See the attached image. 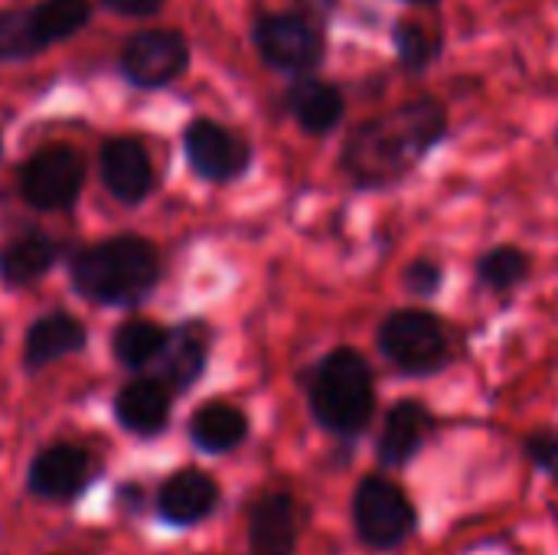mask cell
Masks as SVG:
<instances>
[{
  "label": "cell",
  "mask_w": 558,
  "mask_h": 555,
  "mask_svg": "<svg viewBox=\"0 0 558 555\" xmlns=\"http://www.w3.org/2000/svg\"><path fill=\"white\" fill-rule=\"evenodd\" d=\"M183 147L186 157L193 164V170L213 183H229L239 180L248 167H252V147L245 137H239L235 131L209 121V118H196L186 134H183Z\"/></svg>",
  "instance_id": "8"
},
{
  "label": "cell",
  "mask_w": 558,
  "mask_h": 555,
  "mask_svg": "<svg viewBox=\"0 0 558 555\" xmlns=\"http://www.w3.org/2000/svg\"><path fill=\"white\" fill-rule=\"evenodd\" d=\"M33 29L39 43H56L72 36L88 20V0H43L33 13Z\"/></svg>",
  "instance_id": "24"
},
{
  "label": "cell",
  "mask_w": 558,
  "mask_h": 555,
  "mask_svg": "<svg viewBox=\"0 0 558 555\" xmlns=\"http://www.w3.org/2000/svg\"><path fill=\"white\" fill-rule=\"evenodd\" d=\"M85 343V330L78 321L65 317V314H49L43 321H36L26 334V347H23V363L29 370H39L65 353L82 350Z\"/></svg>",
  "instance_id": "19"
},
{
  "label": "cell",
  "mask_w": 558,
  "mask_h": 555,
  "mask_svg": "<svg viewBox=\"0 0 558 555\" xmlns=\"http://www.w3.org/2000/svg\"><path fill=\"white\" fill-rule=\"evenodd\" d=\"M284 105H288L291 118L298 121V128L304 134H314V137H324V134L337 131L343 124V118H347L343 88L327 82V79H314V75L298 79L288 88Z\"/></svg>",
  "instance_id": "12"
},
{
  "label": "cell",
  "mask_w": 558,
  "mask_h": 555,
  "mask_svg": "<svg viewBox=\"0 0 558 555\" xmlns=\"http://www.w3.org/2000/svg\"><path fill=\"white\" fill-rule=\"evenodd\" d=\"M163 353H167V370L163 373H167L170 386L190 389L206 370V357H209V330H206V324H199V321L183 324L167 340Z\"/></svg>",
  "instance_id": "20"
},
{
  "label": "cell",
  "mask_w": 558,
  "mask_h": 555,
  "mask_svg": "<svg viewBox=\"0 0 558 555\" xmlns=\"http://www.w3.org/2000/svg\"><path fill=\"white\" fill-rule=\"evenodd\" d=\"M350 527L363 550L389 555L418 533V507L399 481L369 471L350 494Z\"/></svg>",
  "instance_id": "5"
},
{
  "label": "cell",
  "mask_w": 558,
  "mask_h": 555,
  "mask_svg": "<svg viewBox=\"0 0 558 555\" xmlns=\"http://www.w3.org/2000/svg\"><path fill=\"white\" fill-rule=\"evenodd\" d=\"M376 350L399 376L432 379L454 363V334L438 311L405 304L379 321Z\"/></svg>",
  "instance_id": "3"
},
{
  "label": "cell",
  "mask_w": 558,
  "mask_h": 555,
  "mask_svg": "<svg viewBox=\"0 0 558 555\" xmlns=\"http://www.w3.org/2000/svg\"><path fill=\"white\" fill-rule=\"evenodd\" d=\"M255 46L258 56L288 75H311L324 56H327V39L324 29L317 26L314 16L301 13V10H278V13H265L255 23Z\"/></svg>",
  "instance_id": "6"
},
{
  "label": "cell",
  "mask_w": 558,
  "mask_h": 555,
  "mask_svg": "<svg viewBox=\"0 0 558 555\" xmlns=\"http://www.w3.org/2000/svg\"><path fill=\"white\" fill-rule=\"evenodd\" d=\"M82 190V157L72 147L39 150L20 173V193L36 209H62Z\"/></svg>",
  "instance_id": "9"
},
{
  "label": "cell",
  "mask_w": 558,
  "mask_h": 555,
  "mask_svg": "<svg viewBox=\"0 0 558 555\" xmlns=\"http://www.w3.org/2000/svg\"><path fill=\"white\" fill-rule=\"evenodd\" d=\"M438 419L422 399H399L389 406V412L379 422L376 435V468L386 471H405L425 448L435 432Z\"/></svg>",
  "instance_id": "7"
},
{
  "label": "cell",
  "mask_w": 558,
  "mask_h": 555,
  "mask_svg": "<svg viewBox=\"0 0 558 555\" xmlns=\"http://www.w3.org/2000/svg\"><path fill=\"white\" fill-rule=\"evenodd\" d=\"M157 252L137 236L108 239L82 252L72 265L75 288L101 304H131L141 301L157 285Z\"/></svg>",
  "instance_id": "4"
},
{
  "label": "cell",
  "mask_w": 558,
  "mask_h": 555,
  "mask_svg": "<svg viewBox=\"0 0 558 555\" xmlns=\"http://www.w3.org/2000/svg\"><path fill=\"white\" fill-rule=\"evenodd\" d=\"M307 409L320 432L356 442L376 419V373L353 347L327 350L304 376Z\"/></svg>",
  "instance_id": "2"
},
{
  "label": "cell",
  "mask_w": 558,
  "mask_h": 555,
  "mask_svg": "<svg viewBox=\"0 0 558 555\" xmlns=\"http://www.w3.org/2000/svg\"><path fill=\"white\" fill-rule=\"evenodd\" d=\"M190 438L206 455H226L248 438V419L232 402H206L190 419Z\"/></svg>",
  "instance_id": "16"
},
{
  "label": "cell",
  "mask_w": 558,
  "mask_h": 555,
  "mask_svg": "<svg viewBox=\"0 0 558 555\" xmlns=\"http://www.w3.org/2000/svg\"><path fill=\"white\" fill-rule=\"evenodd\" d=\"M533 275V258L520 245H494L477 255L474 262V285L484 294L510 298L520 285H526Z\"/></svg>",
  "instance_id": "18"
},
{
  "label": "cell",
  "mask_w": 558,
  "mask_h": 555,
  "mask_svg": "<svg viewBox=\"0 0 558 555\" xmlns=\"http://www.w3.org/2000/svg\"><path fill=\"white\" fill-rule=\"evenodd\" d=\"M52 262H56L52 242L43 236H26L0 252V275L7 285H29L43 278L52 268Z\"/></svg>",
  "instance_id": "21"
},
{
  "label": "cell",
  "mask_w": 558,
  "mask_h": 555,
  "mask_svg": "<svg viewBox=\"0 0 558 555\" xmlns=\"http://www.w3.org/2000/svg\"><path fill=\"white\" fill-rule=\"evenodd\" d=\"M101 177L105 186L124 200V203H137L147 196L154 173H150V157L147 150L131 141V137H114L101 147Z\"/></svg>",
  "instance_id": "14"
},
{
  "label": "cell",
  "mask_w": 558,
  "mask_h": 555,
  "mask_svg": "<svg viewBox=\"0 0 558 555\" xmlns=\"http://www.w3.org/2000/svg\"><path fill=\"white\" fill-rule=\"evenodd\" d=\"M556 147H558V131H556Z\"/></svg>",
  "instance_id": "30"
},
{
  "label": "cell",
  "mask_w": 558,
  "mask_h": 555,
  "mask_svg": "<svg viewBox=\"0 0 558 555\" xmlns=\"http://www.w3.org/2000/svg\"><path fill=\"white\" fill-rule=\"evenodd\" d=\"M114 412H118V422L128 432L157 435L167 425V415H170V393L157 379H137V383H131V386H124L118 393Z\"/></svg>",
  "instance_id": "17"
},
{
  "label": "cell",
  "mask_w": 558,
  "mask_h": 555,
  "mask_svg": "<svg viewBox=\"0 0 558 555\" xmlns=\"http://www.w3.org/2000/svg\"><path fill=\"white\" fill-rule=\"evenodd\" d=\"M85 478H88V455L82 448H72V445H56V448H46L33 461L29 487L39 497L65 500V497L82 491Z\"/></svg>",
  "instance_id": "15"
},
{
  "label": "cell",
  "mask_w": 558,
  "mask_h": 555,
  "mask_svg": "<svg viewBox=\"0 0 558 555\" xmlns=\"http://www.w3.org/2000/svg\"><path fill=\"white\" fill-rule=\"evenodd\" d=\"M39 46L43 43L33 29L29 13H0V59L26 56Z\"/></svg>",
  "instance_id": "26"
},
{
  "label": "cell",
  "mask_w": 558,
  "mask_h": 555,
  "mask_svg": "<svg viewBox=\"0 0 558 555\" xmlns=\"http://www.w3.org/2000/svg\"><path fill=\"white\" fill-rule=\"evenodd\" d=\"M219 504V484L196 468L177 471L157 497V510L173 527H196L203 523Z\"/></svg>",
  "instance_id": "13"
},
{
  "label": "cell",
  "mask_w": 558,
  "mask_h": 555,
  "mask_svg": "<svg viewBox=\"0 0 558 555\" xmlns=\"http://www.w3.org/2000/svg\"><path fill=\"white\" fill-rule=\"evenodd\" d=\"M301 543V507L288 491H268L248 507V553L294 555Z\"/></svg>",
  "instance_id": "10"
},
{
  "label": "cell",
  "mask_w": 558,
  "mask_h": 555,
  "mask_svg": "<svg viewBox=\"0 0 558 555\" xmlns=\"http://www.w3.org/2000/svg\"><path fill=\"white\" fill-rule=\"evenodd\" d=\"M167 330L150 321H131L114 334V353L124 366L137 370L167 350Z\"/></svg>",
  "instance_id": "23"
},
{
  "label": "cell",
  "mask_w": 558,
  "mask_h": 555,
  "mask_svg": "<svg viewBox=\"0 0 558 555\" xmlns=\"http://www.w3.org/2000/svg\"><path fill=\"white\" fill-rule=\"evenodd\" d=\"M405 3H415V7H432V3H441V0H405Z\"/></svg>",
  "instance_id": "29"
},
{
  "label": "cell",
  "mask_w": 558,
  "mask_h": 555,
  "mask_svg": "<svg viewBox=\"0 0 558 555\" xmlns=\"http://www.w3.org/2000/svg\"><path fill=\"white\" fill-rule=\"evenodd\" d=\"M448 131L451 118L445 101L415 95L353 124L340 147V170L356 190H392L428 160Z\"/></svg>",
  "instance_id": "1"
},
{
  "label": "cell",
  "mask_w": 558,
  "mask_h": 555,
  "mask_svg": "<svg viewBox=\"0 0 558 555\" xmlns=\"http://www.w3.org/2000/svg\"><path fill=\"white\" fill-rule=\"evenodd\" d=\"M190 49L177 29H147L124 46V72L137 85H167L186 69Z\"/></svg>",
  "instance_id": "11"
},
{
  "label": "cell",
  "mask_w": 558,
  "mask_h": 555,
  "mask_svg": "<svg viewBox=\"0 0 558 555\" xmlns=\"http://www.w3.org/2000/svg\"><path fill=\"white\" fill-rule=\"evenodd\" d=\"M402 291L415 301H432L445 291V281H448V272L438 258H412L402 275Z\"/></svg>",
  "instance_id": "25"
},
{
  "label": "cell",
  "mask_w": 558,
  "mask_h": 555,
  "mask_svg": "<svg viewBox=\"0 0 558 555\" xmlns=\"http://www.w3.org/2000/svg\"><path fill=\"white\" fill-rule=\"evenodd\" d=\"M392 43L402 69L409 72H425L441 56V33L425 26L422 20H399L392 26Z\"/></svg>",
  "instance_id": "22"
},
{
  "label": "cell",
  "mask_w": 558,
  "mask_h": 555,
  "mask_svg": "<svg viewBox=\"0 0 558 555\" xmlns=\"http://www.w3.org/2000/svg\"><path fill=\"white\" fill-rule=\"evenodd\" d=\"M111 10L128 13V16H150L154 10H160L163 0H105Z\"/></svg>",
  "instance_id": "28"
},
{
  "label": "cell",
  "mask_w": 558,
  "mask_h": 555,
  "mask_svg": "<svg viewBox=\"0 0 558 555\" xmlns=\"http://www.w3.org/2000/svg\"><path fill=\"white\" fill-rule=\"evenodd\" d=\"M523 455L539 474H546L553 484H558V429L530 432L523 438Z\"/></svg>",
  "instance_id": "27"
}]
</instances>
